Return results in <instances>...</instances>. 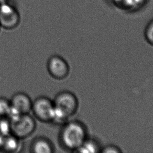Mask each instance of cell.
I'll use <instances>...</instances> for the list:
<instances>
[{
	"mask_svg": "<svg viewBox=\"0 0 153 153\" xmlns=\"http://www.w3.org/2000/svg\"><path fill=\"white\" fill-rule=\"evenodd\" d=\"M13 107L22 114H28L32 110L33 102L27 94L18 93L13 95L10 100Z\"/></svg>",
	"mask_w": 153,
	"mask_h": 153,
	"instance_id": "cell-7",
	"label": "cell"
},
{
	"mask_svg": "<svg viewBox=\"0 0 153 153\" xmlns=\"http://www.w3.org/2000/svg\"><path fill=\"white\" fill-rule=\"evenodd\" d=\"M11 123V134L19 139L31 135L35 131L36 124L34 118L28 114H22L19 119Z\"/></svg>",
	"mask_w": 153,
	"mask_h": 153,
	"instance_id": "cell-3",
	"label": "cell"
},
{
	"mask_svg": "<svg viewBox=\"0 0 153 153\" xmlns=\"http://www.w3.org/2000/svg\"><path fill=\"white\" fill-rule=\"evenodd\" d=\"M53 102L55 107L60 110L67 119L76 113L78 108L77 98L70 91H62L58 94Z\"/></svg>",
	"mask_w": 153,
	"mask_h": 153,
	"instance_id": "cell-2",
	"label": "cell"
},
{
	"mask_svg": "<svg viewBox=\"0 0 153 153\" xmlns=\"http://www.w3.org/2000/svg\"><path fill=\"white\" fill-rule=\"evenodd\" d=\"M109 1L116 7L122 10L124 4V0H109Z\"/></svg>",
	"mask_w": 153,
	"mask_h": 153,
	"instance_id": "cell-16",
	"label": "cell"
},
{
	"mask_svg": "<svg viewBox=\"0 0 153 153\" xmlns=\"http://www.w3.org/2000/svg\"><path fill=\"white\" fill-rule=\"evenodd\" d=\"M0 134L5 136L11 134V123L7 117L0 119Z\"/></svg>",
	"mask_w": 153,
	"mask_h": 153,
	"instance_id": "cell-12",
	"label": "cell"
},
{
	"mask_svg": "<svg viewBox=\"0 0 153 153\" xmlns=\"http://www.w3.org/2000/svg\"><path fill=\"white\" fill-rule=\"evenodd\" d=\"M47 69L51 76L59 80L66 78L69 73L68 63L58 56H52L50 58L47 62Z\"/></svg>",
	"mask_w": 153,
	"mask_h": 153,
	"instance_id": "cell-6",
	"label": "cell"
},
{
	"mask_svg": "<svg viewBox=\"0 0 153 153\" xmlns=\"http://www.w3.org/2000/svg\"><path fill=\"white\" fill-rule=\"evenodd\" d=\"M21 16L17 8L9 2L0 5V25L6 30L16 28L20 23Z\"/></svg>",
	"mask_w": 153,
	"mask_h": 153,
	"instance_id": "cell-5",
	"label": "cell"
},
{
	"mask_svg": "<svg viewBox=\"0 0 153 153\" xmlns=\"http://www.w3.org/2000/svg\"><path fill=\"white\" fill-rule=\"evenodd\" d=\"M148 0H124L123 10L135 12L143 8L147 4Z\"/></svg>",
	"mask_w": 153,
	"mask_h": 153,
	"instance_id": "cell-11",
	"label": "cell"
},
{
	"mask_svg": "<svg viewBox=\"0 0 153 153\" xmlns=\"http://www.w3.org/2000/svg\"><path fill=\"white\" fill-rule=\"evenodd\" d=\"M88 138L87 128L78 121H71L64 124L60 131V143L65 149L76 151Z\"/></svg>",
	"mask_w": 153,
	"mask_h": 153,
	"instance_id": "cell-1",
	"label": "cell"
},
{
	"mask_svg": "<svg viewBox=\"0 0 153 153\" xmlns=\"http://www.w3.org/2000/svg\"><path fill=\"white\" fill-rule=\"evenodd\" d=\"M17 137L13 135H6L4 138L1 149L6 152H14L19 149L20 142Z\"/></svg>",
	"mask_w": 153,
	"mask_h": 153,
	"instance_id": "cell-10",
	"label": "cell"
},
{
	"mask_svg": "<svg viewBox=\"0 0 153 153\" xmlns=\"http://www.w3.org/2000/svg\"><path fill=\"white\" fill-rule=\"evenodd\" d=\"M54 110L53 101L44 96L36 99L32 108L36 118L43 122H52Z\"/></svg>",
	"mask_w": 153,
	"mask_h": 153,
	"instance_id": "cell-4",
	"label": "cell"
},
{
	"mask_svg": "<svg viewBox=\"0 0 153 153\" xmlns=\"http://www.w3.org/2000/svg\"><path fill=\"white\" fill-rule=\"evenodd\" d=\"M8 2V0H0V5H1L2 4H5L6 3Z\"/></svg>",
	"mask_w": 153,
	"mask_h": 153,
	"instance_id": "cell-17",
	"label": "cell"
},
{
	"mask_svg": "<svg viewBox=\"0 0 153 153\" xmlns=\"http://www.w3.org/2000/svg\"><path fill=\"white\" fill-rule=\"evenodd\" d=\"M1 25H0V30H1Z\"/></svg>",
	"mask_w": 153,
	"mask_h": 153,
	"instance_id": "cell-18",
	"label": "cell"
},
{
	"mask_svg": "<svg viewBox=\"0 0 153 153\" xmlns=\"http://www.w3.org/2000/svg\"><path fill=\"white\" fill-rule=\"evenodd\" d=\"M144 37L146 42L153 46V19L147 24L145 28Z\"/></svg>",
	"mask_w": 153,
	"mask_h": 153,
	"instance_id": "cell-14",
	"label": "cell"
},
{
	"mask_svg": "<svg viewBox=\"0 0 153 153\" xmlns=\"http://www.w3.org/2000/svg\"><path fill=\"white\" fill-rule=\"evenodd\" d=\"M32 152L35 153H52L54 146L50 141L44 137H38L34 140L31 145Z\"/></svg>",
	"mask_w": 153,
	"mask_h": 153,
	"instance_id": "cell-8",
	"label": "cell"
},
{
	"mask_svg": "<svg viewBox=\"0 0 153 153\" xmlns=\"http://www.w3.org/2000/svg\"><path fill=\"white\" fill-rule=\"evenodd\" d=\"M10 101L5 98H0V117H6L10 111Z\"/></svg>",
	"mask_w": 153,
	"mask_h": 153,
	"instance_id": "cell-13",
	"label": "cell"
},
{
	"mask_svg": "<svg viewBox=\"0 0 153 153\" xmlns=\"http://www.w3.org/2000/svg\"><path fill=\"white\" fill-rule=\"evenodd\" d=\"M101 153H121V151L118 147L113 145H108L102 148Z\"/></svg>",
	"mask_w": 153,
	"mask_h": 153,
	"instance_id": "cell-15",
	"label": "cell"
},
{
	"mask_svg": "<svg viewBox=\"0 0 153 153\" xmlns=\"http://www.w3.org/2000/svg\"><path fill=\"white\" fill-rule=\"evenodd\" d=\"M101 149L97 140L87 138L76 151L83 153H99L101 152Z\"/></svg>",
	"mask_w": 153,
	"mask_h": 153,
	"instance_id": "cell-9",
	"label": "cell"
}]
</instances>
